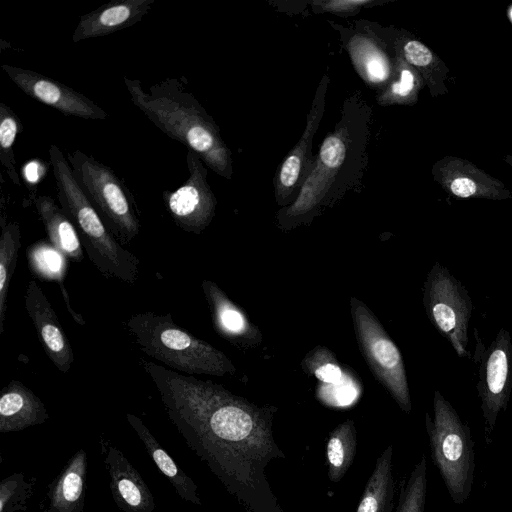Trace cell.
<instances>
[{"label": "cell", "mask_w": 512, "mask_h": 512, "mask_svg": "<svg viewBox=\"0 0 512 512\" xmlns=\"http://www.w3.org/2000/svg\"><path fill=\"white\" fill-rule=\"evenodd\" d=\"M140 365L188 447L229 493L249 512H283L265 474L272 460L285 458L272 432L277 408L143 358Z\"/></svg>", "instance_id": "6da1fadb"}, {"label": "cell", "mask_w": 512, "mask_h": 512, "mask_svg": "<svg viewBox=\"0 0 512 512\" xmlns=\"http://www.w3.org/2000/svg\"><path fill=\"white\" fill-rule=\"evenodd\" d=\"M372 122L373 108L362 91L347 95L339 119L322 141L314 167L297 199L275 214L281 230L311 223L362 185Z\"/></svg>", "instance_id": "7a4b0ae2"}, {"label": "cell", "mask_w": 512, "mask_h": 512, "mask_svg": "<svg viewBox=\"0 0 512 512\" xmlns=\"http://www.w3.org/2000/svg\"><path fill=\"white\" fill-rule=\"evenodd\" d=\"M123 81L134 106L160 131L196 153L217 175L232 179V153L219 126L182 80L166 78L148 90L138 79Z\"/></svg>", "instance_id": "3957f363"}, {"label": "cell", "mask_w": 512, "mask_h": 512, "mask_svg": "<svg viewBox=\"0 0 512 512\" xmlns=\"http://www.w3.org/2000/svg\"><path fill=\"white\" fill-rule=\"evenodd\" d=\"M49 159L60 207L75 226L93 265L107 278L135 284L139 276V259L125 249L106 227L58 146H50Z\"/></svg>", "instance_id": "277c9868"}, {"label": "cell", "mask_w": 512, "mask_h": 512, "mask_svg": "<svg viewBox=\"0 0 512 512\" xmlns=\"http://www.w3.org/2000/svg\"><path fill=\"white\" fill-rule=\"evenodd\" d=\"M125 327L141 351L174 371L212 376L236 372L226 354L180 327L170 314L136 313Z\"/></svg>", "instance_id": "5b68a950"}, {"label": "cell", "mask_w": 512, "mask_h": 512, "mask_svg": "<svg viewBox=\"0 0 512 512\" xmlns=\"http://www.w3.org/2000/svg\"><path fill=\"white\" fill-rule=\"evenodd\" d=\"M433 418L425 413L431 458L457 505L470 497L474 482L475 452L470 427L439 390L433 396Z\"/></svg>", "instance_id": "8992f818"}, {"label": "cell", "mask_w": 512, "mask_h": 512, "mask_svg": "<svg viewBox=\"0 0 512 512\" xmlns=\"http://www.w3.org/2000/svg\"><path fill=\"white\" fill-rule=\"evenodd\" d=\"M72 173L106 227L123 244L140 231V222L127 188L112 168L80 150L67 153Z\"/></svg>", "instance_id": "52a82bcc"}, {"label": "cell", "mask_w": 512, "mask_h": 512, "mask_svg": "<svg viewBox=\"0 0 512 512\" xmlns=\"http://www.w3.org/2000/svg\"><path fill=\"white\" fill-rule=\"evenodd\" d=\"M350 310L359 348L371 372L400 409L409 414L412 403L399 348L364 302L351 297Z\"/></svg>", "instance_id": "ba28073f"}, {"label": "cell", "mask_w": 512, "mask_h": 512, "mask_svg": "<svg viewBox=\"0 0 512 512\" xmlns=\"http://www.w3.org/2000/svg\"><path fill=\"white\" fill-rule=\"evenodd\" d=\"M423 305L430 323L451 344L457 356L470 358L467 345L473 301L462 282L438 261L424 281Z\"/></svg>", "instance_id": "9c48e42d"}, {"label": "cell", "mask_w": 512, "mask_h": 512, "mask_svg": "<svg viewBox=\"0 0 512 512\" xmlns=\"http://www.w3.org/2000/svg\"><path fill=\"white\" fill-rule=\"evenodd\" d=\"M474 336L476 346L472 359L479 364L476 388L484 418L485 441L491 444L498 415L506 411L512 392V338L508 330L501 328L486 347L476 328Z\"/></svg>", "instance_id": "30bf717a"}, {"label": "cell", "mask_w": 512, "mask_h": 512, "mask_svg": "<svg viewBox=\"0 0 512 512\" xmlns=\"http://www.w3.org/2000/svg\"><path fill=\"white\" fill-rule=\"evenodd\" d=\"M189 176L173 191L163 192V201L174 223L182 230L200 234L212 222L217 199L208 183V167L194 152L187 150Z\"/></svg>", "instance_id": "8fae6325"}, {"label": "cell", "mask_w": 512, "mask_h": 512, "mask_svg": "<svg viewBox=\"0 0 512 512\" xmlns=\"http://www.w3.org/2000/svg\"><path fill=\"white\" fill-rule=\"evenodd\" d=\"M330 78L324 73L316 89L305 129L294 147L278 166L274 180V195L278 206L285 207L293 203L312 171L316 155L312 154V143L325 112L326 94Z\"/></svg>", "instance_id": "7c38bea8"}, {"label": "cell", "mask_w": 512, "mask_h": 512, "mask_svg": "<svg viewBox=\"0 0 512 512\" xmlns=\"http://www.w3.org/2000/svg\"><path fill=\"white\" fill-rule=\"evenodd\" d=\"M1 69L26 95L67 116L105 120L107 113L87 96L38 72L8 64Z\"/></svg>", "instance_id": "4fadbf2b"}, {"label": "cell", "mask_w": 512, "mask_h": 512, "mask_svg": "<svg viewBox=\"0 0 512 512\" xmlns=\"http://www.w3.org/2000/svg\"><path fill=\"white\" fill-rule=\"evenodd\" d=\"M340 35L344 50L348 53L356 73L376 93L393 79L395 60L386 46L374 36L355 28L331 23Z\"/></svg>", "instance_id": "5bb4252c"}, {"label": "cell", "mask_w": 512, "mask_h": 512, "mask_svg": "<svg viewBox=\"0 0 512 512\" xmlns=\"http://www.w3.org/2000/svg\"><path fill=\"white\" fill-rule=\"evenodd\" d=\"M24 306L46 355L60 372L67 373L74 363L72 346L51 303L34 279L27 284Z\"/></svg>", "instance_id": "9a60e30c"}, {"label": "cell", "mask_w": 512, "mask_h": 512, "mask_svg": "<svg viewBox=\"0 0 512 512\" xmlns=\"http://www.w3.org/2000/svg\"><path fill=\"white\" fill-rule=\"evenodd\" d=\"M105 449L104 464L110 476V491L123 512H153L154 497L139 472L114 445L101 441Z\"/></svg>", "instance_id": "2e32d148"}, {"label": "cell", "mask_w": 512, "mask_h": 512, "mask_svg": "<svg viewBox=\"0 0 512 512\" xmlns=\"http://www.w3.org/2000/svg\"><path fill=\"white\" fill-rule=\"evenodd\" d=\"M155 0H113L80 16L72 35L74 43L110 35L138 23Z\"/></svg>", "instance_id": "e0dca14e"}, {"label": "cell", "mask_w": 512, "mask_h": 512, "mask_svg": "<svg viewBox=\"0 0 512 512\" xmlns=\"http://www.w3.org/2000/svg\"><path fill=\"white\" fill-rule=\"evenodd\" d=\"M201 287L219 335L241 348L252 347L262 341L261 331L215 282L205 279Z\"/></svg>", "instance_id": "ac0fdd59"}, {"label": "cell", "mask_w": 512, "mask_h": 512, "mask_svg": "<svg viewBox=\"0 0 512 512\" xmlns=\"http://www.w3.org/2000/svg\"><path fill=\"white\" fill-rule=\"evenodd\" d=\"M49 419L42 400L18 380H12L0 394V432H18Z\"/></svg>", "instance_id": "d6986e66"}, {"label": "cell", "mask_w": 512, "mask_h": 512, "mask_svg": "<svg viewBox=\"0 0 512 512\" xmlns=\"http://www.w3.org/2000/svg\"><path fill=\"white\" fill-rule=\"evenodd\" d=\"M87 467L86 452L78 449L48 487V512H83Z\"/></svg>", "instance_id": "ffe728a7"}, {"label": "cell", "mask_w": 512, "mask_h": 512, "mask_svg": "<svg viewBox=\"0 0 512 512\" xmlns=\"http://www.w3.org/2000/svg\"><path fill=\"white\" fill-rule=\"evenodd\" d=\"M34 204L50 243L70 261L81 262L83 246L79 234L61 207L47 195L37 196Z\"/></svg>", "instance_id": "44dd1931"}, {"label": "cell", "mask_w": 512, "mask_h": 512, "mask_svg": "<svg viewBox=\"0 0 512 512\" xmlns=\"http://www.w3.org/2000/svg\"><path fill=\"white\" fill-rule=\"evenodd\" d=\"M126 419L160 472L170 481L178 496L184 501L201 505L197 485L163 449L143 421L131 413L126 414Z\"/></svg>", "instance_id": "7402d4cb"}, {"label": "cell", "mask_w": 512, "mask_h": 512, "mask_svg": "<svg viewBox=\"0 0 512 512\" xmlns=\"http://www.w3.org/2000/svg\"><path fill=\"white\" fill-rule=\"evenodd\" d=\"M392 445L377 458L356 512H393Z\"/></svg>", "instance_id": "603a6c76"}, {"label": "cell", "mask_w": 512, "mask_h": 512, "mask_svg": "<svg viewBox=\"0 0 512 512\" xmlns=\"http://www.w3.org/2000/svg\"><path fill=\"white\" fill-rule=\"evenodd\" d=\"M357 446V432L347 419L331 433L327 442L328 475L332 482L340 481L350 468Z\"/></svg>", "instance_id": "cb8c5ba5"}, {"label": "cell", "mask_w": 512, "mask_h": 512, "mask_svg": "<svg viewBox=\"0 0 512 512\" xmlns=\"http://www.w3.org/2000/svg\"><path fill=\"white\" fill-rule=\"evenodd\" d=\"M21 232L17 222L1 220L0 236V334L3 332L7 310V297L11 278L14 274L19 249Z\"/></svg>", "instance_id": "d4e9b609"}, {"label": "cell", "mask_w": 512, "mask_h": 512, "mask_svg": "<svg viewBox=\"0 0 512 512\" xmlns=\"http://www.w3.org/2000/svg\"><path fill=\"white\" fill-rule=\"evenodd\" d=\"M395 60V73L392 81L376 93L380 106L411 104L415 101L418 78L412 66L398 53H392Z\"/></svg>", "instance_id": "484cf974"}, {"label": "cell", "mask_w": 512, "mask_h": 512, "mask_svg": "<svg viewBox=\"0 0 512 512\" xmlns=\"http://www.w3.org/2000/svg\"><path fill=\"white\" fill-rule=\"evenodd\" d=\"M24 126L18 115L5 103H0V162L10 181L20 186V176L14 153V143Z\"/></svg>", "instance_id": "4316f807"}, {"label": "cell", "mask_w": 512, "mask_h": 512, "mask_svg": "<svg viewBox=\"0 0 512 512\" xmlns=\"http://www.w3.org/2000/svg\"><path fill=\"white\" fill-rule=\"evenodd\" d=\"M27 255L31 272L45 280L63 282L66 257L51 243L37 242L28 248Z\"/></svg>", "instance_id": "83f0119b"}, {"label": "cell", "mask_w": 512, "mask_h": 512, "mask_svg": "<svg viewBox=\"0 0 512 512\" xmlns=\"http://www.w3.org/2000/svg\"><path fill=\"white\" fill-rule=\"evenodd\" d=\"M35 482V478L26 479L22 472L4 478L0 482V512L26 511Z\"/></svg>", "instance_id": "f1b7e54d"}, {"label": "cell", "mask_w": 512, "mask_h": 512, "mask_svg": "<svg viewBox=\"0 0 512 512\" xmlns=\"http://www.w3.org/2000/svg\"><path fill=\"white\" fill-rule=\"evenodd\" d=\"M427 493V459L422 455L402 489L396 512H424Z\"/></svg>", "instance_id": "f546056e"}, {"label": "cell", "mask_w": 512, "mask_h": 512, "mask_svg": "<svg viewBox=\"0 0 512 512\" xmlns=\"http://www.w3.org/2000/svg\"><path fill=\"white\" fill-rule=\"evenodd\" d=\"M303 369L318 380L329 384L339 383L342 370L335 356L326 347L313 349L302 361Z\"/></svg>", "instance_id": "4dcf8cb0"}, {"label": "cell", "mask_w": 512, "mask_h": 512, "mask_svg": "<svg viewBox=\"0 0 512 512\" xmlns=\"http://www.w3.org/2000/svg\"><path fill=\"white\" fill-rule=\"evenodd\" d=\"M384 0H314L309 1L313 13H330L340 17H351L363 8L382 5Z\"/></svg>", "instance_id": "1f68e13d"}, {"label": "cell", "mask_w": 512, "mask_h": 512, "mask_svg": "<svg viewBox=\"0 0 512 512\" xmlns=\"http://www.w3.org/2000/svg\"><path fill=\"white\" fill-rule=\"evenodd\" d=\"M449 189L453 195L460 198H469L474 196L490 197L487 192L478 188L476 182L473 179L465 176L456 177L453 179L450 182Z\"/></svg>", "instance_id": "d6a6232c"}, {"label": "cell", "mask_w": 512, "mask_h": 512, "mask_svg": "<svg viewBox=\"0 0 512 512\" xmlns=\"http://www.w3.org/2000/svg\"><path fill=\"white\" fill-rule=\"evenodd\" d=\"M59 287H60V290H61V294L63 296V299H64V302L66 304V307H67V310L68 312L72 315V317L74 318V320L80 324V325H84L85 324V321L83 320L82 316L77 314L76 312H74V310L71 308L70 306V303H69V297H68V294H67V291H66V288L63 284V282H60L59 283Z\"/></svg>", "instance_id": "836d02e7"}, {"label": "cell", "mask_w": 512, "mask_h": 512, "mask_svg": "<svg viewBox=\"0 0 512 512\" xmlns=\"http://www.w3.org/2000/svg\"><path fill=\"white\" fill-rule=\"evenodd\" d=\"M507 162H509L510 164H512V158L510 160H506Z\"/></svg>", "instance_id": "e575fe53"}, {"label": "cell", "mask_w": 512, "mask_h": 512, "mask_svg": "<svg viewBox=\"0 0 512 512\" xmlns=\"http://www.w3.org/2000/svg\"><path fill=\"white\" fill-rule=\"evenodd\" d=\"M511 18H512V11H511Z\"/></svg>", "instance_id": "d590c367"}]
</instances>
